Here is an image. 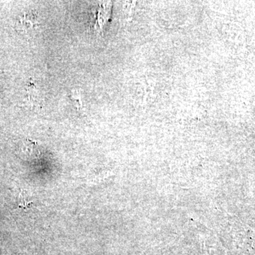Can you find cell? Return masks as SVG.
Instances as JSON below:
<instances>
[{
	"instance_id": "cell-1",
	"label": "cell",
	"mask_w": 255,
	"mask_h": 255,
	"mask_svg": "<svg viewBox=\"0 0 255 255\" xmlns=\"http://www.w3.org/2000/svg\"><path fill=\"white\" fill-rule=\"evenodd\" d=\"M17 25L21 31L26 33L30 30L34 29L38 25L36 14L33 12L26 13L18 19Z\"/></svg>"
},
{
	"instance_id": "cell-2",
	"label": "cell",
	"mask_w": 255,
	"mask_h": 255,
	"mask_svg": "<svg viewBox=\"0 0 255 255\" xmlns=\"http://www.w3.org/2000/svg\"><path fill=\"white\" fill-rule=\"evenodd\" d=\"M21 153L29 158L38 157L40 155L39 149L38 145L31 140H27L23 142L20 147Z\"/></svg>"
},
{
	"instance_id": "cell-3",
	"label": "cell",
	"mask_w": 255,
	"mask_h": 255,
	"mask_svg": "<svg viewBox=\"0 0 255 255\" xmlns=\"http://www.w3.org/2000/svg\"><path fill=\"white\" fill-rule=\"evenodd\" d=\"M33 203V201L30 199L28 193L25 190H21L18 197V207L23 209H27Z\"/></svg>"
},
{
	"instance_id": "cell-4",
	"label": "cell",
	"mask_w": 255,
	"mask_h": 255,
	"mask_svg": "<svg viewBox=\"0 0 255 255\" xmlns=\"http://www.w3.org/2000/svg\"><path fill=\"white\" fill-rule=\"evenodd\" d=\"M71 99L74 101V102H75V104L76 105L75 106H77V107H79V108L81 107L82 104L81 100H80V92L75 91V90H74V91L72 92Z\"/></svg>"
}]
</instances>
